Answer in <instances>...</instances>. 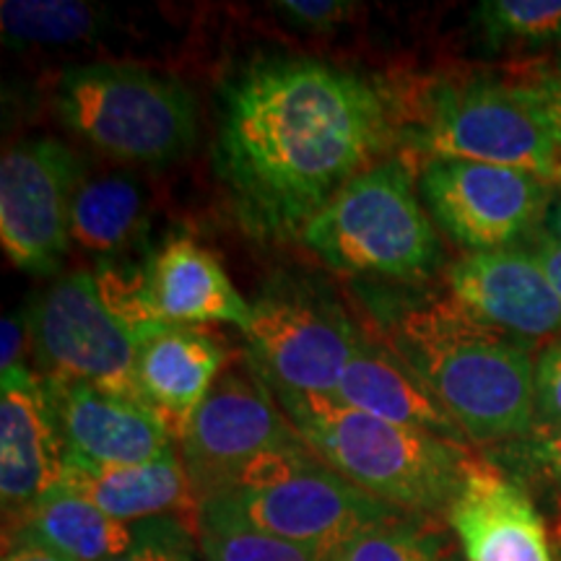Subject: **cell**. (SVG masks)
<instances>
[{
  "label": "cell",
  "mask_w": 561,
  "mask_h": 561,
  "mask_svg": "<svg viewBox=\"0 0 561 561\" xmlns=\"http://www.w3.org/2000/svg\"><path fill=\"white\" fill-rule=\"evenodd\" d=\"M553 538H557V551H559V561H561V520L557 525V533H553Z\"/></svg>",
  "instance_id": "36"
},
{
  "label": "cell",
  "mask_w": 561,
  "mask_h": 561,
  "mask_svg": "<svg viewBox=\"0 0 561 561\" xmlns=\"http://www.w3.org/2000/svg\"><path fill=\"white\" fill-rule=\"evenodd\" d=\"M244 331L250 362L273 392L331 396L362 343V331L320 280L276 273L265 280Z\"/></svg>",
  "instance_id": "8"
},
{
  "label": "cell",
  "mask_w": 561,
  "mask_h": 561,
  "mask_svg": "<svg viewBox=\"0 0 561 561\" xmlns=\"http://www.w3.org/2000/svg\"><path fill=\"white\" fill-rule=\"evenodd\" d=\"M53 100L76 136L123 164H172L185 157L198 133L185 83L133 62L68 68Z\"/></svg>",
  "instance_id": "5"
},
{
  "label": "cell",
  "mask_w": 561,
  "mask_h": 561,
  "mask_svg": "<svg viewBox=\"0 0 561 561\" xmlns=\"http://www.w3.org/2000/svg\"><path fill=\"white\" fill-rule=\"evenodd\" d=\"M138 530L140 523L115 520L91 502L58 486L19 523L5 528V546L34 543L68 561H110L136 543Z\"/></svg>",
  "instance_id": "21"
},
{
  "label": "cell",
  "mask_w": 561,
  "mask_h": 561,
  "mask_svg": "<svg viewBox=\"0 0 561 561\" xmlns=\"http://www.w3.org/2000/svg\"><path fill=\"white\" fill-rule=\"evenodd\" d=\"M24 331L30 333V314H5L3 318V371L19 367V354L24 346Z\"/></svg>",
  "instance_id": "33"
},
{
  "label": "cell",
  "mask_w": 561,
  "mask_h": 561,
  "mask_svg": "<svg viewBox=\"0 0 561 561\" xmlns=\"http://www.w3.org/2000/svg\"><path fill=\"white\" fill-rule=\"evenodd\" d=\"M388 346L471 445L500 447L536 430V348L458 299H430L398 314Z\"/></svg>",
  "instance_id": "2"
},
{
  "label": "cell",
  "mask_w": 561,
  "mask_h": 561,
  "mask_svg": "<svg viewBox=\"0 0 561 561\" xmlns=\"http://www.w3.org/2000/svg\"><path fill=\"white\" fill-rule=\"evenodd\" d=\"M66 455L94 466H144L174 450V437L138 398L100 385L45 377Z\"/></svg>",
  "instance_id": "15"
},
{
  "label": "cell",
  "mask_w": 561,
  "mask_h": 561,
  "mask_svg": "<svg viewBox=\"0 0 561 561\" xmlns=\"http://www.w3.org/2000/svg\"><path fill=\"white\" fill-rule=\"evenodd\" d=\"M523 248L536 257L546 276H549L551 286L561 297V242L553 240L551 234H546L543 229H538L530 240L523 242Z\"/></svg>",
  "instance_id": "32"
},
{
  "label": "cell",
  "mask_w": 561,
  "mask_h": 561,
  "mask_svg": "<svg viewBox=\"0 0 561 561\" xmlns=\"http://www.w3.org/2000/svg\"><path fill=\"white\" fill-rule=\"evenodd\" d=\"M146 289L164 325L201 328L229 322L244 333L252 305L234 289L219 257L187 237H174L146 263Z\"/></svg>",
  "instance_id": "19"
},
{
  "label": "cell",
  "mask_w": 561,
  "mask_h": 561,
  "mask_svg": "<svg viewBox=\"0 0 561 561\" xmlns=\"http://www.w3.org/2000/svg\"><path fill=\"white\" fill-rule=\"evenodd\" d=\"M30 341L42 377L100 385L140 401L138 341L107 307L94 273H68L34 299Z\"/></svg>",
  "instance_id": "10"
},
{
  "label": "cell",
  "mask_w": 561,
  "mask_h": 561,
  "mask_svg": "<svg viewBox=\"0 0 561 561\" xmlns=\"http://www.w3.org/2000/svg\"><path fill=\"white\" fill-rule=\"evenodd\" d=\"M224 343L201 328L167 325L140 341L136 362L138 396L164 421L174 442L227 369Z\"/></svg>",
  "instance_id": "17"
},
{
  "label": "cell",
  "mask_w": 561,
  "mask_h": 561,
  "mask_svg": "<svg viewBox=\"0 0 561 561\" xmlns=\"http://www.w3.org/2000/svg\"><path fill=\"white\" fill-rule=\"evenodd\" d=\"M294 442H301V434L248 359L227 364L203 398L180 439V458L203 507L224 494L257 455Z\"/></svg>",
  "instance_id": "11"
},
{
  "label": "cell",
  "mask_w": 561,
  "mask_h": 561,
  "mask_svg": "<svg viewBox=\"0 0 561 561\" xmlns=\"http://www.w3.org/2000/svg\"><path fill=\"white\" fill-rule=\"evenodd\" d=\"M83 164L53 138L21 140L0 161V242L16 268L53 276L70 244V201Z\"/></svg>",
  "instance_id": "12"
},
{
  "label": "cell",
  "mask_w": 561,
  "mask_h": 561,
  "mask_svg": "<svg viewBox=\"0 0 561 561\" xmlns=\"http://www.w3.org/2000/svg\"><path fill=\"white\" fill-rule=\"evenodd\" d=\"M66 439L45 377L24 364L0 380V500L5 528L60 486Z\"/></svg>",
  "instance_id": "13"
},
{
  "label": "cell",
  "mask_w": 561,
  "mask_h": 561,
  "mask_svg": "<svg viewBox=\"0 0 561 561\" xmlns=\"http://www.w3.org/2000/svg\"><path fill=\"white\" fill-rule=\"evenodd\" d=\"M146 227V193L125 172L87 174L70 201V240L110 257L133 248Z\"/></svg>",
  "instance_id": "22"
},
{
  "label": "cell",
  "mask_w": 561,
  "mask_h": 561,
  "mask_svg": "<svg viewBox=\"0 0 561 561\" xmlns=\"http://www.w3.org/2000/svg\"><path fill=\"white\" fill-rule=\"evenodd\" d=\"M328 268L348 276L424 278L442 261L432 216L421 206L411 159L390 157L348 182L301 231Z\"/></svg>",
  "instance_id": "4"
},
{
  "label": "cell",
  "mask_w": 561,
  "mask_h": 561,
  "mask_svg": "<svg viewBox=\"0 0 561 561\" xmlns=\"http://www.w3.org/2000/svg\"><path fill=\"white\" fill-rule=\"evenodd\" d=\"M3 561H68V559L58 557L55 551L42 549V546L19 543V546H5Z\"/></svg>",
  "instance_id": "34"
},
{
  "label": "cell",
  "mask_w": 561,
  "mask_h": 561,
  "mask_svg": "<svg viewBox=\"0 0 561 561\" xmlns=\"http://www.w3.org/2000/svg\"><path fill=\"white\" fill-rule=\"evenodd\" d=\"M476 24L494 50H541L561 45V0H486Z\"/></svg>",
  "instance_id": "26"
},
{
  "label": "cell",
  "mask_w": 561,
  "mask_h": 561,
  "mask_svg": "<svg viewBox=\"0 0 561 561\" xmlns=\"http://www.w3.org/2000/svg\"><path fill=\"white\" fill-rule=\"evenodd\" d=\"M110 13L91 3L70 0H5L0 26L5 45H79L107 30Z\"/></svg>",
  "instance_id": "23"
},
{
  "label": "cell",
  "mask_w": 561,
  "mask_h": 561,
  "mask_svg": "<svg viewBox=\"0 0 561 561\" xmlns=\"http://www.w3.org/2000/svg\"><path fill=\"white\" fill-rule=\"evenodd\" d=\"M273 9L297 30L320 34L335 30L343 21L354 16L356 3H343V0H280V3H273Z\"/></svg>",
  "instance_id": "31"
},
{
  "label": "cell",
  "mask_w": 561,
  "mask_h": 561,
  "mask_svg": "<svg viewBox=\"0 0 561 561\" xmlns=\"http://www.w3.org/2000/svg\"><path fill=\"white\" fill-rule=\"evenodd\" d=\"M214 500L322 561H333L367 530L403 515L343 479L305 439L257 455Z\"/></svg>",
  "instance_id": "6"
},
{
  "label": "cell",
  "mask_w": 561,
  "mask_h": 561,
  "mask_svg": "<svg viewBox=\"0 0 561 561\" xmlns=\"http://www.w3.org/2000/svg\"><path fill=\"white\" fill-rule=\"evenodd\" d=\"M396 136L426 159L515 167L557 185L561 149L512 83L442 79L405 96H390Z\"/></svg>",
  "instance_id": "7"
},
{
  "label": "cell",
  "mask_w": 561,
  "mask_h": 561,
  "mask_svg": "<svg viewBox=\"0 0 561 561\" xmlns=\"http://www.w3.org/2000/svg\"><path fill=\"white\" fill-rule=\"evenodd\" d=\"M447 523L466 561H553L528 489L489 458H471Z\"/></svg>",
  "instance_id": "16"
},
{
  "label": "cell",
  "mask_w": 561,
  "mask_h": 561,
  "mask_svg": "<svg viewBox=\"0 0 561 561\" xmlns=\"http://www.w3.org/2000/svg\"><path fill=\"white\" fill-rule=\"evenodd\" d=\"M546 234H551L553 240L561 242V187H557V193H553V201L549 210H546V219H543V227H541Z\"/></svg>",
  "instance_id": "35"
},
{
  "label": "cell",
  "mask_w": 561,
  "mask_h": 561,
  "mask_svg": "<svg viewBox=\"0 0 561 561\" xmlns=\"http://www.w3.org/2000/svg\"><path fill=\"white\" fill-rule=\"evenodd\" d=\"M60 486L121 523L178 517L198 530L201 502L185 462L174 450L144 466H94L66 455Z\"/></svg>",
  "instance_id": "18"
},
{
  "label": "cell",
  "mask_w": 561,
  "mask_h": 561,
  "mask_svg": "<svg viewBox=\"0 0 561 561\" xmlns=\"http://www.w3.org/2000/svg\"><path fill=\"white\" fill-rule=\"evenodd\" d=\"M512 87L561 149V68L536 70Z\"/></svg>",
  "instance_id": "29"
},
{
  "label": "cell",
  "mask_w": 561,
  "mask_h": 561,
  "mask_svg": "<svg viewBox=\"0 0 561 561\" xmlns=\"http://www.w3.org/2000/svg\"><path fill=\"white\" fill-rule=\"evenodd\" d=\"M447 280L466 310L530 348L561 339V297L523 244L468 252L450 265Z\"/></svg>",
  "instance_id": "14"
},
{
  "label": "cell",
  "mask_w": 561,
  "mask_h": 561,
  "mask_svg": "<svg viewBox=\"0 0 561 561\" xmlns=\"http://www.w3.org/2000/svg\"><path fill=\"white\" fill-rule=\"evenodd\" d=\"M419 193L432 221L458 248L489 252L530 240L543 227L557 185L515 167L426 159Z\"/></svg>",
  "instance_id": "9"
},
{
  "label": "cell",
  "mask_w": 561,
  "mask_h": 561,
  "mask_svg": "<svg viewBox=\"0 0 561 561\" xmlns=\"http://www.w3.org/2000/svg\"><path fill=\"white\" fill-rule=\"evenodd\" d=\"M273 396L301 439L343 479L409 515H450L473 458L466 445L375 419L335 396Z\"/></svg>",
  "instance_id": "3"
},
{
  "label": "cell",
  "mask_w": 561,
  "mask_h": 561,
  "mask_svg": "<svg viewBox=\"0 0 561 561\" xmlns=\"http://www.w3.org/2000/svg\"><path fill=\"white\" fill-rule=\"evenodd\" d=\"M331 396L351 409L405 426V430L430 432L434 437L455 442V445H471L450 419V413L442 409L437 398L421 385L419 377L392 354V348L377 346L367 335H362L354 359Z\"/></svg>",
  "instance_id": "20"
},
{
  "label": "cell",
  "mask_w": 561,
  "mask_h": 561,
  "mask_svg": "<svg viewBox=\"0 0 561 561\" xmlns=\"http://www.w3.org/2000/svg\"><path fill=\"white\" fill-rule=\"evenodd\" d=\"M491 462L523 483L541 481L561 502V426L553 430H533L528 437L491 447Z\"/></svg>",
  "instance_id": "27"
},
{
  "label": "cell",
  "mask_w": 561,
  "mask_h": 561,
  "mask_svg": "<svg viewBox=\"0 0 561 561\" xmlns=\"http://www.w3.org/2000/svg\"><path fill=\"white\" fill-rule=\"evenodd\" d=\"M333 561H460L437 517L398 515L351 541Z\"/></svg>",
  "instance_id": "25"
},
{
  "label": "cell",
  "mask_w": 561,
  "mask_h": 561,
  "mask_svg": "<svg viewBox=\"0 0 561 561\" xmlns=\"http://www.w3.org/2000/svg\"><path fill=\"white\" fill-rule=\"evenodd\" d=\"M396 138L390 94L369 79L312 58H263L224 83L214 167L250 234L289 240Z\"/></svg>",
  "instance_id": "1"
},
{
  "label": "cell",
  "mask_w": 561,
  "mask_h": 561,
  "mask_svg": "<svg viewBox=\"0 0 561 561\" xmlns=\"http://www.w3.org/2000/svg\"><path fill=\"white\" fill-rule=\"evenodd\" d=\"M198 530L178 517L140 523L136 543L110 561H198Z\"/></svg>",
  "instance_id": "28"
},
{
  "label": "cell",
  "mask_w": 561,
  "mask_h": 561,
  "mask_svg": "<svg viewBox=\"0 0 561 561\" xmlns=\"http://www.w3.org/2000/svg\"><path fill=\"white\" fill-rule=\"evenodd\" d=\"M198 549L201 561H322L312 551L250 525L221 500L203 502Z\"/></svg>",
  "instance_id": "24"
},
{
  "label": "cell",
  "mask_w": 561,
  "mask_h": 561,
  "mask_svg": "<svg viewBox=\"0 0 561 561\" xmlns=\"http://www.w3.org/2000/svg\"><path fill=\"white\" fill-rule=\"evenodd\" d=\"M561 426V339L536 354V430Z\"/></svg>",
  "instance_id": "30"
},
{
  "label": "cell",
  "mask_w": 561,
  "mask_h": 561,
  "mask_svg": "<svg viewBox=\"0 0 561 561\" xmlns=\"http://www.w3.org/2000/svg\"><path fill=\"white\" fill-rule=\"evenodd\" d=\"M557 187H561V170H559V180H557Z\"/></svg>",
  "instance_id": "37"
}]
</instances>
